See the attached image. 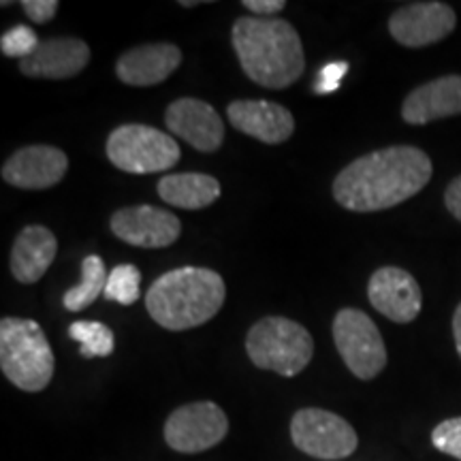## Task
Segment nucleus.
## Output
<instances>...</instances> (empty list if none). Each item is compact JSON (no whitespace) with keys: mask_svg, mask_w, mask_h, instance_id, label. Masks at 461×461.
Masks as SVG:
<instances>
[{"mask_svg":"<svg viewBox=\"0 0 461 461\" xmlns=\"http://www.w3.org/2000/svg\"><path fill=\"white\" fill-rule=\"evenodd\" d=\"M434 173L420 148L391 146L344 167L333 180V199L350 212H380L408 201L428 186Z\"/></svg>","mask_w":461,"mask_h":461,"instance_id":"nucleus-1","label":"nucleus"},{"mask_svg":"<svg viewBox=\"0 0 461 461\" xmlns=\"http://www.w3.org/2000/svg\"><path fill=\"white\" fill-rule=\"evenodd\" d=\"M230 41L244 73L263 88L282 90L302 77L303 45L291 22L278 17H238Z\"/></svg>","mask_w":461,"mask_h":461,"instance_id":"nucleus-2","label":"nucleus"},{"mask_svg":"<svg viewBox=\"0 0 461 461\" xmlns=\"http://www.w3.org/2000/svg\"><path fill=\"white\" fill-rule=\"evenodd\" d=\"M224 297L227 286L214 269L180 267L152 282L146 293V308L165 330L186 331L214 319Z\"/></svg>","mask_w":461,"mask_h":461,"instance_id":"nucleus-3","label":"nucleus"},{"mask_svg":"<svg viewBox=\"0 0 461 461\" xmlns=\"http://www.w3.org/2000/svg\"><path fill=\"white\" fill-rule=\"evenodd\" d=\"M54 350L37 321L5 316L0 321V370L26 393H39L54 378Z\"/></svg>","mask_w":461,"mask_h":461,"instance_id":"nucleus-4","label":"nucleus"},{"mask_svg":"<svg viewBox=\"0 0 461 461\" xmlns=\"http://www.w3.org/2000/svg\"><path fill=\"white\" fill-rule=\"evenodd\" d=\"M246 350L258 370L293 378L312 361L314 339L297 321L286 316H265L248 331Z\"/></svg>","mask_w":461,"mask_h":461,"instance_id":"nucleus-5","label":"nucleus"},{"mask_svg":"<svg viewBox=\"0 0 461 461\" xmlns=\"http://www.w3.org/2000/svg\"><path fill=\"white\" fill-rule=\"evenodd\" d=\"M107 158L132 176L163 173L180 163L182 149L167 132L146 124H122L107 137Z\"/></svg>","mask_w":461,"mask_h":461,"instance_id":"nucleus-6","label":"nucleus"},{"mask_svg":"<svg viewBox=\"0 0 461 461\" xmlns=\"http://www.w3.org/2000/svg\"><path fill=\"white\" fill-rule=\"evenodd\" d=\"M333 342L342 361L359 380H372L387 366V346L370 316L357 308L339 310L333 319Z\"/></svg>","mask_w":461,"mask_h":461,"instance_id":"nucleus-7","label":"nucleus"},{"mask_svg":"<svg viewBox=\"0 0 461 461\" xmlns=\"http://www.w3.org/2000/svg\"><path fill=\"white\" fill-rule=\"evenodd\" d=\"M291 440L299 451L316 459H344L359 447L348 420L322 408H302L291 419Z\"/></svg>","mask_w":461,"mask_h":461,"instance_id":"nucleus-8","label":"nucleus"},{"mask_svg":"<svg viewBox=\"0 0 461 461\" xmlns=\"http://www.w3.org/2000/svg\"><path fill=\"white\" fill-rule=\"evenodd\" d=\"M227 434V412L214 402L184 403L169 414L163 429L167 447L184 455L210 451L221 445Z\"/></svg>","mask_w":461,"mask_h":461,"instance_id":"nucleus-9","label":"nucleus"},{"mask_svg":"<svg viewBox=\"0 0 461 461\" xmlns=\"http://www.w3.org/2000/svg\"><path fill=\"white\" fill-rule=\"evenodd\" d=\"M457 26L455 9L447 3H412L393 11L389 17V32L403 48H428Z\"/></svg>","mask_w":461,"mask_h":461,"instance_id":"nucleus-10","label":"nucleus"},{"mask_svg":"<svg viewBox=\"0 0 461 461\" xmlns=\"http://www.w3.org/2000/svg\"><path fill=\"white\" fill-rule=\"evenodd\" d=\"M112 233L135 248H167L182 233L180 218L154 205L122 207L109 221Z\"/></svg>","mask_w":461,"mask_h":461,"instance_id":"nucleus-11","label":"nucleus"},{"mask_svg":"<svg viewBox=\"0 0 461 461\" xmlns=\"http://www.w3.org/2000/svg\"><path fill=\"white\" fill-rule=\"evenodd\" d=\"M367 297L374 310L400 325L412 322L423 308V293L419 282L406 269L393 265L380 267L372 274L367 282Z\"/></svg>","mask_w":461,"mask_h":461,"instance_id":"nucleus-12","label":"nucleus"},{"mask_svg":"<svg viewBox=\"0 0 461 461\" xmlns=\"http://www.w3.org/2000/svg\"><path fill=\"white\" fill-rule=\"evenodd\" d=\"M68 158L54 146H26L11 154L3 165V180L22 190H45L60 184Z\"/></svg>","mask_w":461,"mask_h":461,"instance_id":"nucleus-13","label":"nucleus"},{"mask_svg":"<svg viewBox=\"0 0 461 461\" xmlns=\"http://www.w3.org/2000/svg\"><path fill=\"white\" fill-rule=\"evenodd\" d=\"M165 124L173 135L199 152H216L224 141V124L212 105L199 99H177L165 112Z\"/></svg>","mask_w":461,"mask_h":461,"instance_id":"nucleus-14","label":"nucleus"},{"mask_svg":"<svg viewBox=\"0 0 461 461\" xmlns=\"http://www.w3.org/2000/svg\"><path fill=\"white\" fill-rule=\"evenodd\" d=\"M227 113L235 129L267 146H278L295 131L293 113L272 101H233Z\"/></svg>","mask_w":461,"mask_h":461,"instance_id":"nucleus-15","label":"nucleus"},{"mask_svg":"<svg viewBox=\"0 0 461 461\" xmlns=\"http://www.w3.org/2000/svg\"><path fill=\"white\" fill-rule=\"evenodd\" d=\"M90 56L88 43L82 39H48L31 58L20 62V71L34 79H68L84 71Z\"/></svg>","mask_w":461,"mask_h":461,"instance_id":"nucleus-16","label":"nucleus"},{"mask_svg":"<svg viewBox=\"0 0 461 461\" xmlns=\"http://www.w3.org/2000/svg\"><path fill=\"white\" fill-rule=\"evenodd\" d=\"M461 113V75H445L414 88L402 105L403 122L423 126Z\"/></svg>","mask_w":461,"mask_h":461,"instance_id":"nucleus-17","label":"nucleus"},{"mask_svg":"<svg viewBox=\"0 0 461 461\" xmlns=\"http://www.w3.org/2000/svg\"><path fill=\"white\" fill-rule=\"evenodd\" d=\"M182 65V51L173 43H148L132 48L115 62V75L126 86H157Z\"/></svg>","mask_w":461,"mask_h":461,"instance_id":"nucleus-18","label":"nucleus"},{"mask_svg":"<svg viewBox=\"0 0 461 461\" xmlns=\"http://www.w3.org/2000/svg\"><path fill=\"white\" fill-rule=\"evenodd\" d=\"M56 252L58 240L48 227H41V224L24 227L11 248V274L17 282L34 285L54 263Z\"/></svg>","mask_w":461,"mask_h":461,"instance_id":"nucleus-19","label":"nucleus"},{"mask_svg":"<svg viewBox=\"0 0 461 461\" xmlns=\"http://www.w3.org/2000/svg\"><path fill=\"white\" fill-rule=\"evenodd\" d=\"M158 197L180 210H203L221 197V182L207 173H173L158 180Z\"/></svg>","mask_w":461,"mask_h":461,"instance_id":"nucleus-20","label":"nucleus"},{"mask_svg":"<svg viewBox=\"0 0 461 461\" xmlns=\"http://www.w3.org/2000/svg\"><path fill=\"white\" fill-rule=\"evenodd\" d=\"M107 267L101 257L90 255L84 258L82 263V282L68 288L62 297V303L68 312H82V310L90 308L101 295H105L107 286Z\"/></svg>","mask_w":461,"mask_h":461,"instance_id":"nucleus-21","label":"nucleus"},{"mask_svg":"<svg viewBox=\"0 0 461 461\" xmlns=\"http://www.w3.org/2000/svg\"><path fill=\"white\" fill-rule=\"evenodd\" d=\"M68 336L75 342L82 344V357H86V359H92V357H109L113 353V331L107 325H103V322L77 321L68 327Z\"/></svg>","mask_w":461,"mask_h":461,"instance_id":"nucleus-22","label":"nucleus"},{"mask_svg":"<svg viewBox=\"0 0 461 461\" xmlns=\"http://www.w3.org/2000/svg\"><path fill=\"white\" fill-rule=\"evenodd\" d=\"M109 302L132 305L141 297V272L131 263H122L112 269L107 278L105 295Z\"/></svg>","mask_w":461,"mask_h":461,"instance_id":"nucleus-23","label":"nucleus"},{"mask_svg":"<svg viewBox=\"0 0 461 461\" xmlns=\"http://www.w3.org/2000/svg\"><path fill=\"white\" fill-rule=\"evenodd\" d=\"M39 45H41V41H39L37 32H34L31 26L9 28V31L3 34V39H0V50H3V54L7 58H17L20 62L31 58L34 51L39 50Z\"/></svg>","mask_w":461,"mask_h":461,"instance_id":"nucleus-24","label":"nucleus"},{"mask_svg":"<svg viewBox=\"0 0 461 461\" xmlns=\"http://www.w3.org/2000/svg\"><path fill=\"white\" fill-rule=\"evenodd\" d=\"M431 445L438 451L451 455V457L461 461V417H453L438 423L431 431Z\"/></svg>","mask_w":461,"mask_h":461,"instance_id":"nucleus-25","label":"nucleus"},{"mask_svg":"<svg viewBox=\"0 0 461 461\" xmlns=\"http://www.w3.org/2000/svg\"><path fill=\"white\" fill-rule=\"evenodd\" d=\"M346 73H348V65H346V62H330V65H325L319 71V77H316V82L312 86L314 92L316 95H333V92L339 88V84H342Z\"/></svg>","mask_w":461,"mask_h":461,"instance_id":"nucleus-26","label":"nucleus"},{"mask_svg":"<svg viewBox=\"0 0 461 461\" xmlns=\"http://www.w3.org/2000/svg\"><path fill=\"white\" fill-rule=\"evenodd\" d=\"M22 7L34 24H45V22L54 20L58 14L56 0H26V3H22Z\"/></svg>","mask_w":461,"mask_h":461,"instance_id":"nucleus-27","label":"nucleus"},{"mask_svg":"<svg viewBox=\"0 0 461 461\" xmlns=\"http://www.w3.org/2000/svg\"><path fill=\"white\" fill-rule=\"evenodd\" d=\"M244 7L261 17H269L280 14L286 7V3L285 0H244Z\"/></svg>","mask_w":461,"mask_h":461,"instance_id":"nucleus-28","label":"nucleus"},{"mask_svg":"<svg viewBox=\"0 0 461 461\" xmlns=\"http://www.w3.org/2000/svg\"><path fill=\"white\" fill-rule=\"evenodd\" d=\"M445 205L447 210L461 222V176L455 177V180L447 186Z\"/></svg>","mask_w":461,"mask_h":461,"instance_id":"nucleus-29","label":"nucleus"},{"mask_svg":"<svg viewBox=\"0 0 461 461\" xmlns=\"http://www.w3.org/2000/svg\"><path fill=\"white\" fill-rule=\"evenodd\" d=\"M453 338H455V346H457V353L461 357V303L457 305L453 314Z\"/></svg>","mask_w":461,"mask_h":461,"instance_id":"nucleus-30","label":"nucleus"}]
</instances>
